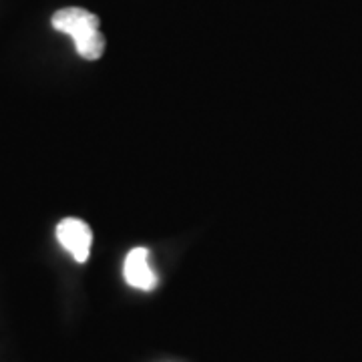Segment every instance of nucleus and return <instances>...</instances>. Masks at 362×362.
Masks as SVG:
<instances>
[{
	"label": "nucleus",
	"instance_id": "1",
	"mask_svg": "<svg viewBox=\"0 0 362 362\" xmlns=\"http://www.w3.org/2000/svg\"><path fill=\"white\" fill-rule=\"evenodd\" d=\"M51 23L54 30L65 33L73 39L78 57L87 61L101 59L105 51V37L99 30L97 14L89 13L81 6H69L52 14Z\"/></svg>",
	"mask_w": 362,
	"mask_h": 362
},
{
	"label": "nucleus",
	"instance_id": "3",
	"mask_svg": "<svg viewBox=\"0 0 362 362\" xmlns=\"http://www.w3.org/2000/svg\"><path fill=\"white\" fill-rule=\"evenodd\" d=\"M149 250L147 247H133L127 258H125V266H123V274L127 284L137 288V290H153L157 286V276L153 270L149 268Z\"/></svg>",
	"mask_w": 362,
	"mask_h": 362
},
{
	"label": "nucleus",
	"instance_id": "2",
	"mask_svg": "<svg viewBox=\"0 0 362 362\" xmlns=\"http://www.w3.org/2000/svg\"><path fill=\"white\" fill-rule=\"evenodd\" d=\"M57 240L73 256L75 262L85 264L90 256L93 232L90 228L78 218H65L57 226Z\"/></svg>",
	"mask_w": 362,
	"mask_h": 362
}]
</instances>
